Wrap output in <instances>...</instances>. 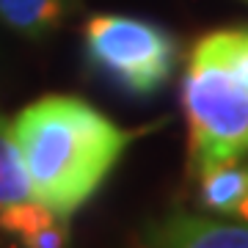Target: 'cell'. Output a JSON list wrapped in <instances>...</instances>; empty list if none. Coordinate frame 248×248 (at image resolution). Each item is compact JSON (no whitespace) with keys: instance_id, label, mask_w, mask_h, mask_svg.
Segmentation results:
<instances>
[{"instance_id":"obj_7","label":"cell","mask_w":248,"mask_h":248,"mask_svg":"<svg viewBox=\"0 0 248 248\" xmlns=\"http://www.w3.org/2000/svg\"><path fill=\"white\" fill-rule=\"evenodd\" d=\"M248 196V166L229 160L199 171V199L210 213L234 215Z\"/></svg>"},{"instance_id":"obj_9","label":"cell","mask_w":248,"mask_h":248,"mask_svg":"<svg viewBox=\"0 0 248 248\" xmlns=\"http://www.w3.org/2000/svg\"><path fill=\"white\" fill-rule=\"evenodd\" d=\"M234 215H240L243 221H248V196H246V199H243V204H240V207H237V213H234Z\"/></svg>"},{"instance_id":"obj_8","label":"cell","mask_w":248,"mask_h":248,"mask_svg":"<svg viewBox=\"0 0 248 248\" xmlns=\"http://www.w3.org/2000/svg\"><path fill=\"white\" fill-rule=\"evenodd\" d=\"M31 196H33V187H31L25 160L14 135V122L0 113V210L14 202H25Z\"/></svg>"},{"instance_id":"obj_2","label":"cell","mask_w":248,"mask_h":248,"mask_svg":"<svg viewBox=\"0 0 248 248\" xmlns=\"http://www.w3.org/2000/svg\"><path fill=\"white\" fill-rule=\"evenodd\" d=\"M182 108L196 171L248 152V28L202 36L187 58Z\"/></svg>"},{"instance_id":"obj_1","label":"cell","mask_w":248,"mask_h":248,"mask_svg":"<svg viewBox=\"0 0 248 248\" xmlns=\"http://www.w3.org/2000/svg\"><path fill=\"white\" fill-rule=\"evenodd\" d=\"M14 135L33 199L63 218L97 193L135 138L86 99L66 94L31 102L14 119Z\"/></svg>"},{"instance_id":"obj_6","label":"cell","mask_w":248,"mask_h":248,"mask_svg":"<svg viewBox=\"0 0 248 248\" xmlns=\"http://www.w3.org/2000/svg\"><path fill=\"white\" fill-rule=\"evenodd\" d=\"M72 9L75 0H0V22L25 39H45Z\"/></svg>"},{"instance_id":"obj_4","label":"cell","mask_w":248,"mask_h":248,"mask_svg":"<svg viewBox=\"0 0 248 248\" xmlns=\"http://www.w3.org/2000/svg\"><path fill=\"white\" fill-rule=\"evenodd\" d=\"M146 243L179 248H248V226L177 213L152 226L146 232Z\"/></svg>"},{"instance_id":"obj_3","label":"cell","mask_w":248,"mask_h":248,"mask_svg":"<svg viewBox=\"0 0 248 248\" xmlns=\"http://www.w3.org/2000/svg\"><path fill=\"white\" fill-rule=\"evenodd\" d=\"M86 58L113 86L149 97L166 86L177 61V42L155 22L122 14H94L83 25Z\"/></svg>"},{"instance_id":"obj_5","label":"cell","mask_w":248,"mask_h":248,"mask_svg":"<svg viewBox=\"0 0 248 248\" xmlns=\"http://www.w3.org/2000/svg\"><path fill=\"white\" fill-rule=\"evenodd\" d=\"M0 229L17 237L28 248H55L66 246V218L50 210L39 199L14 202L0 210Z\"/></svg>"}]
</instances>
